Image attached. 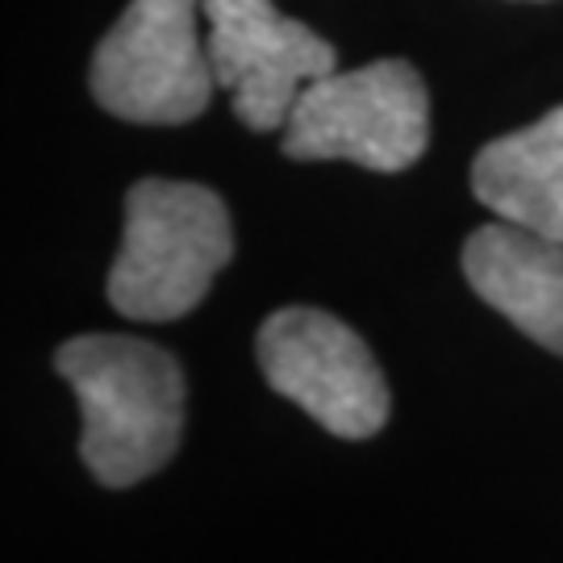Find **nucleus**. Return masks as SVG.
<instances>
[{"instance_id": "6e6552de", "label": "nucleus", "mask_w": 563, "mask_h": 563, "mask_svg": "<svg viewBox=\"0 0 563 563\" xmlns=\"http://www.w3.org/2000/svg\"><path fill=\"white\" fill-rule=\"evenodd\" d=\"M472 192L501 222L563 242V104L488 142L472 163Z\"/></svg>"}, {"instance_id": "f257e3e1", "label": "nucleus", "mask_w": 563, "mask_h": 563, "mask_svg": "<svg viewBox=\"0 0 563 563\" xmlns=\"http://www.w3.org/2000/svg\"><path fill=\"white\" fill-rule=\"evenodd\" d=\"M80 401V460L104 488L155 476L184 434V372L163 346L130 334H80L55 355Z\"/></svg>"}, {"instance_id": "f03ea898", "label": "nucleus", "mask_w": 563, "mask_h": 563, "mask_svg": "<svg viewBox=\"0 0 563 563\" xmlns=\"http://www.w3.org/2000/svg\"><path fill=\"white\" fill-rule=\"evenodd\" d=\"M234 255L225 201L205 184L139 180L109 272V305L130 322H176L209 297Z\"/></svg>"}, {"instance_id": "20e7f679", "label": "nucleus", "mask_w": 563, "mask_h": 563, "mask_svg": "<svg viewBox=\"0 0 563 563\" xmlns=\"http://www.w3.org/2000/svg\"><path fill=\"white\" fill-rule=\"evenodd\" d=\"M201 0H130L92 55V97L139 125H184L213 97V63L197 25Z\"/></svg>"}, {"instance_id": "7ed1b4c3", "label": "nucleus", "mask_w": 563, "mask_h": 563, "mask_svg": "<svg viewBox=\"0 0 563 563\" xmlns=\"http://www.w3.org/2000/svg\"><path fill=\"white\" fill-rule=\"evenodd\" d=\"M430 97L418 67L376 59L305 84L284 121V155L301 163L351 159L367 172H405L426 155Z\"/></svg>"}, {"instance_id": "0eeeda50", "label": "nucleus", "mask_w": 563, "mask_h": 563, "mask_svg": "<svg viewBox=\"0 0 563 563\" xmlns=\"http://www.w3.org/2000/svg\"><path fill=\"white\" fill-rule=\"evenodd\" d=\"M463 276L526 339L563 355V242L493 222L463 242Z\"/></svg>"}, {"instance_id": "423d86ee", "label": "nucleus", "mask_w": 563, "mask_h": 563, "mask_svg": "<svg viewBox=\"0 0 563 563\" xmlns=\"http://www.w3.org/2000/svg\"><path fill=\"white\" fill-rule=\"evenodd\" d=\"M209 21L213 80L234 97V118L246 130H284L305 84L330 76L334 46L301 21L276 13L272 0H201Z\"/></svg>"}, {"instance_id": "39448f33", "label": "nucleus", "mask_w": 563, "mask_h": 563, "mask_svg": "<svg viewBox=\"0 0 563 563\" xmlns=\"http://www.w3.org/2000/svg\"><path fill=\"white\" fill-rule=\"evenodd\" d=\"M267 384L334 439H372L388 422V384L367 342L325 309L288 305L260 325Z\"/></svg>"}]
</instances>
